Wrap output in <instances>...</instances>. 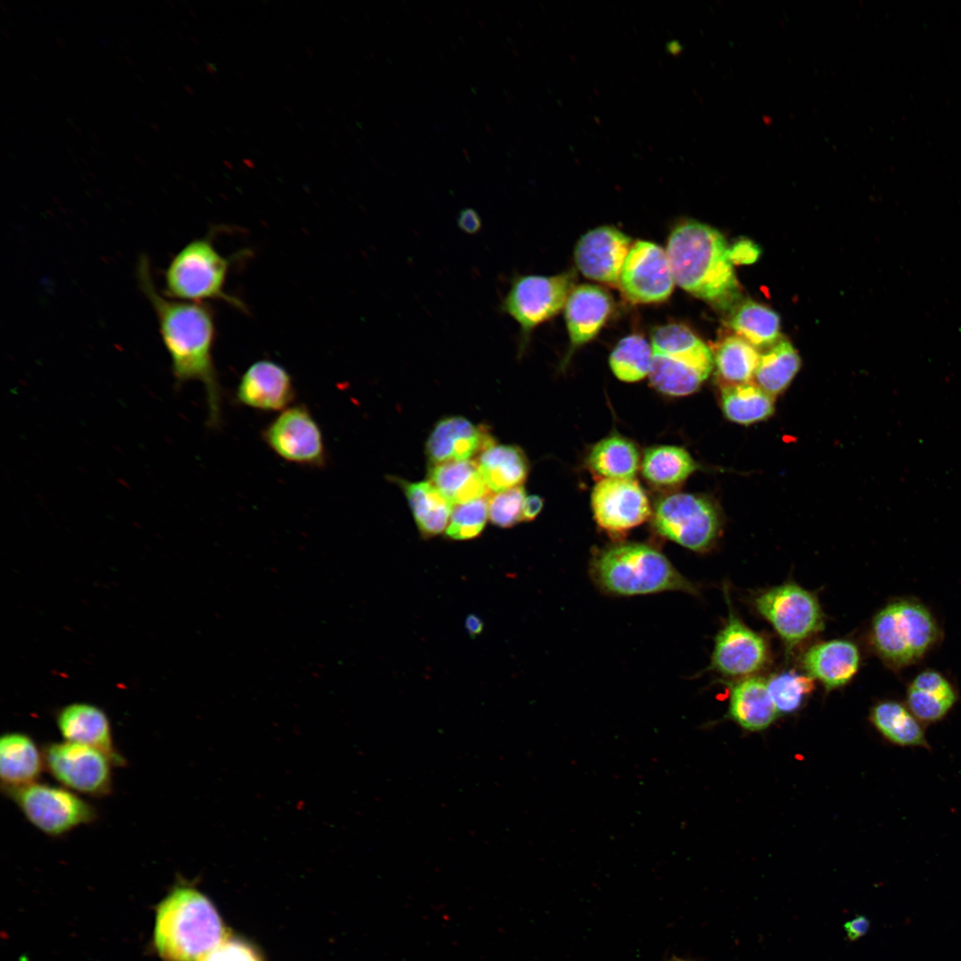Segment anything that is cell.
<instances>
[{"instance_id":"cell-18","label":"cell","mask_w":961,"mask_h":961,"mask_svg":"<svg viewBox=\"0 0 961 961\" xmlns=\"http://www.w3.org/2000/svg\"><path fill=\"white\" fill-rule=\"evenodd\" d=\"M295 395L290 373L271 359L252 363L241 376L235 392L240 405L266 412L286 409Z\"/></svg>"},{"instance_id":"cell-48","label":"cell","mask_w":961,"mask_h":961,"mask_svg":"<svg viewBox=\"0 0 961 961\" xmlns=\"http://www.w3.org/2000/svg\"><path fill=\"white\" fill-rule=\"evenodd\" d=\"M666 961H688V960L674 957H672V958H670V959H668Z\"/></svg>"},{"instance_id":"cell-46","label":"cell","mask_w":961,"mask_h":961,"mask_svg":"<svg viewBox=\"0 0 961 961\" xmlns=\"http://www.w3.org/2000/svg\"><path fill=\"white\" fill-rule=\"evenodd\" d=\"M243 163H244V164H245L246 166H247L248 167H250V168H253V167H254V161H253V160H251V159H248V158H244V159H243Z\"/></svg>"},{"instance_id":"cell-40","label":"cell","mask_w":961,"mask_h":961,"mask_svg":"<svg viewBox=\"0 0 961 961\" xmlns=\"http://www.w3.org/2000/svg\"><path fill=\"white\" fill-rule=\"evenodd\" d=\"M198 961H262L256 950L248 943L225 938Z\"/></svg>"},{"instance_id":"cell-43","label":"cell","mask_w":961,"mask_h":961,"mask_svg":"<svg viewBox=\"0 0 961 961\" xmlns=\"http://www.w3.org/2000/svg\"><path fill=\"white\" fill-rule=\"evenodd\" d=\"M844 927L847 938L851 941H856L866 934L869 927V921L867 917L860 916L845 923Z\"/></svg>"},{"instance_id":"cell-47","label":"cell","mask_w":961,"mask_h":961,"mask_svg":"<svg viewBox=\"0 0 961 961\" xmlns=\"http://www.w3.org/2000/svg\"><path fill=\"white\" fill-rule=\"evenodd\" d=\"M206 69H207L209 70V72H211V73H214V70H215V69H214V65H213V64H210V63H207V65H206Z\"/></svg>"},{"instance_id":"cell-26","label":"cell","mask_w":961,"mask_h":961,"mask_svg":"<svg viewBox=\"0 0 961 961\" xmlns=\"http://www.w3.org/2000/svg\"><path fill=\"white\" fill-rule=\"evenodd\" d=\"M869 720L889 743L900 747L931 749L925 726L905 702L884 699L870 709Z\"/></svg>"},{"instance_id":"cell-34","label":"cell","mask_w":961,"mask_h":961,"mask_svg":"<svg viewBox=\"0 0 961 961\" xmlns=\"http://www.w3.org/2000/svg\"><path fill=\"white\" fill-rule=\"evenodd\" d=\"M711 351L720 386L753 381L760 353L749 343L735 335H729Z\"/></svg>"},{"instance_id":"cell-1","label":"cell","mask_w":961,"mask_h":961,"mask_svg":"<svg viewBox=\"0 0 961 961\" xmlns=\"http://www.w3.org/2000/svg\"><path fill=\"white\" fill-rule=\"evenodd\" d=\"M137 278L156 314L176 385L200 382L206 392V424L219 428L222 421V389L214 361L216 327L212 308L206 303L178 301L163 295L155 286L145 255L139 259Z\"/></svg>"},{"instance_id":"cell-10","label":"cell","mask_w":961,"mask_h":961,"mask_svg":"<svg viewBox=\"0 0 961 961\" xmlns=\"http://www.w3.org/2000/svg\"><path fill=\"white\" fill-rule=\"evenodd\" d=\"M570 272L553 276L517 275L500 304V311L513 319L521 328V350L530 333L564 308L574 288Z\"/></svg>"},{"instance_id":"cell-19","label":"cell","mask_w":961,"mask_h":961,"mask_svg":"<svg viewBox=\"0 0 961 961\" xmlns=\"http://www.w3.org/2000/svg\"><path fill=\"white\" fill-rule=\"evenodd\" d=\"M484 426L477 425L460 416L440 420L431 432L425 446L431 465L451 461L474 460L495 444Z\"/></svg>"},{"instance_id":"cell-33","label":"cell","mask_w":961,"mask_h":961,"mask_svg":"<svg viewBox=\"0 0 961 961\" xmlns=\"http://www.w3.org/2000/svg\"><path fill=\"white\" fill-rule=\"evenodd\" d=\"M720 404L730 421L743 425L763 421L774 412V397L754 381L720 386Z\"/></svg>"},{"instance_id":"cell-8","label":"cell","mask_w":961,"mask_h":961,"mask_svg":"<svg viewBox=\"0 0 961 961\" xmlns=\"http://www.w3.org/2000/svg\"><path fill=\"white\" fill-rule=\"evenodd\" d=\"M661 537L697 553L711 550L722 531L717 507L705 497L675 492L661 497L651 514Z\"/></svg>"},{"instance_id":"cell-28","label":"cell","mask_w":961,"mask_h":961,"mask_svg":"<svg viewBox=\"0 0 961 961\" xmlns=\"http://www.w3.org/2000/svg\"><path fill=\"white\" fill-rule=\"evenodd\" d=\"M475 461L490 492L498 493L521 486L528 477L527 456L514 445L495 443Z\"/></svg>"},{"instance_id":"cell-39","label":"cell","mask_w":961,"mask_h":961,"mask_svg":"<svg viewBox=\"0 0 961 961\" xmlns=\"http://www.w3.org/2000/svg\"><path fill=\"white\" fill-rule=\"evenodd\" d=\"M522 486L490 495L489 498V519L500 528H511L521 521L525 502Z\"/></svg>"},{"instance_id":"cell-6","label":"cell","mask_w":961,"mask_h":961,"mask_svg":"<svg viewBox=\"0 0 961 961\" xmlns=\"http://www.w3.org/2000/svg\"><path fill=\"white\" fill-rule=\"evenodd\" d=\"M651 386L673 397L695 392L714 368L713 354L690 328L681 324L658 327L651 335Z\"/></svg>"},{"instance_id":"cell-24","label":"cell","mask_w":961,"mask_h":961,"mask_svg":"<svg viewBox=\"0 0 961 961\" xmlns=\"http://www.w3.org/2000/svg\"><path fill=\"white\" fill-rule=\"evenodd\" d=\"M778 715L765 679L754 675L731 683L728 717L740 727L749 731H763Z\"/></svg>"},{"instance_id":"cell-3","label":"cell","mask_w":961,"mask_h":961,"mask_svg":"<svg viewBox=\"0 0 961 961\" xmlns=\"http://www.w3.org/2000/svg\"><path fill=\"white\" fill-rule=\"evenodd\" d=\"M226 937L212 902L192 886L177 885L157 907L154 941L164 961H198Z\"/></svg>"},{"instance_id":"cell-2","label":"cell","mask_w":961,"mask_h":961,"mask_svg":"<svg viewBox=\"0 0 961 961\" xmlns=\"http://www.w3.org/2000/svg\"><path fill=\"white\" fill-rule=\"evenodd\" d=\"M666 253L674 282L686 292L721 309L740 302L730 247L715 229L694 221L682 222L672 230Z\"/></svg>"},{"instance_id":"cell-13","label":"cell","mask_w":961,"mask_h":961,"mask_svg":"<svg viewBox=\"0 0 961 961\" xmlns=\"http://www.w3.org/2000/svg\"><path fill=\"white\" fill-rule=\"evenodd\" d=\"M43 755L44 767L66 788L93 796L110 791L115 763L104 752L63 740L48 744Z\"/></svg>"},{"instance_id":"cell-45","label":"cell","mask_w":961,"mask_h":961,"mask_svg":"<svg viewBox=\"0 0 961 961\" xmlns=\"http://www.w3.org/2000/svg\"><path fill=\"white\" fill-rule=\"evenodd\" d=\"M464 627H465V629L467 631V634L472 638H475L477 635L481 634V632L483 630V627H484V624H483V621L481 620V618L480 617H478L477 615L469 614L465 618Z\"/></svg>"},{"instance_id":"cell-12","label":"cell","mask_w":961,"mask_h":961,"mask_svg":"<svg viewBox=\"0 0 961 961\" xmlns=\"http://www.w3.org/2000/svg\"><path fill=\"white\" fill-rule=\"evenodd\" d=\"M264 443L283 460L311 468H323L327 454L321 428L310 408L291 405L262 431Z\"/></svg>"},{"instance_id":"cell-22","label":"cell","mask_w":961,"mask_h":961,"mask_svg":"<svg viewBox=\"0 0 961 961\" xmlns=\"http://www.w3.org/2000/svg\"><path fill=\"white\" fill-rule=\"evenodd\" d=\"M612 309L610 295L603 288L580 285L570 292L564 315L570 340V352L593 340L605 324Z\"/></svg>"},{"instance_id":"cell-38","label":"cell","mask_w":961,"mask_h":961,"mask_svg":"<svg viewBox=\"0 0 961 961\" xmlns=\"http://www.w3.org/2000/svg\"><path fill=\"white\" fill-rule=\"evenodd\" d=\"M489 498L484 497L453 507L445 530L450 540H469L483 531L489 518Z\"/></svg>"},{"instance_id":"cell-30","label":"cell","mask_w":961,"mask_h":961,"mask_svg":"<svg viewBox=\"0 0 961 961\" xmlns=\"http://www.w3.org/2000/svg\"><path fill=\"white\" fill-rule=\"evenodd\" d=\"M640 468L643 478L650 485L671 489L685 481L698 469V464L685 448L659 445L645 451Z\"/></svg>"},{"instance_id":"cell-31","label":"cell","mask_w":961,"mask_h":961,"mask_svg":"<svg viewBox=\"0 0 961 961\" xmlns=\"http://www.w3.org/2000/svg\"><path fill=\"white\" fill-rule=\"evenodd\" d=\"M585 463L601 479H633L641 466L637 447L621 435H610L595 443Z\"/></svg>"},{"instance_id":"cell-4","label":"cell","mask_w":961,"mask_h":961,"mask_svg":"<svg viewBox=\"0 0 961 961\" xmlns=\"http://www.w3.org/2000/svg\"><path fill=\"white\" fill-rule=\"evenodd\" d=\"M594 582L607 594L632 596L680 591L697 595L698 587L659 550L642 543H620L592 557Z\"/></svg>"},{"instance_id":"cell-15","label":"cell","mask_w":961,"mask_h":961,"mask_svg":"<svg viewBox=\"0 0 961 961\" xmlns=\"http://www.w3.org/2000/svg\"><path fill=\"white\" fill-rule=\"evenodd\" d=\"M591 507L597 525L612 536L624 535L652 514L649 498L633 479H600L591 493Z\"/></svg>"},{"instance_id":"cell-23","label":"cell","mask_w":961,"mask_h":961,"mask_svg":"<svg viewBox=\"0 0 961 961\" xmlns=\"http://www.w3.org/2000/svg\"><path fill=\"white\" fill-rule=\"evenodd\" d=\"M957 699V691L948 677L935 669H925L909 683L905 704L924 725H929L942 721Z\"/></svg>"},{"instance_id":"cell-14","label":"cell","mask_w":961,"mask_h":961,"mask_svg":"<svg viewBox=\"0 0 961 961\" xmlns=\"http://www.w3.org/2000/svg\"><path fill=\"white\" fill-rule=\"evenodd\" d=\"M724 593L728 618L715 638L709 669L736 680L754 676L770 662L768 642L737 616L726 588Z\"/></svg>"},{"instance_id":"cell-11","label":"cell","mask_w":961,"mask_h":961,"mask_svg":"<svg viewBox=\"0 0 961 961\" xmlns=\"http://www.w3.org/2000/svg\"><path fill=\"white\" fill-rule=\"evenodd\" d=\"M4 791L34 827L51 836H62L97 817L89 803L66 787L35 782Z\"/></svg>"},{"instance_id":"cell-17","label":"cell","mask_w":961,"mask_h":961,"mask_svg":"<svg viewBox=\"0 0 961 961\" xmlns=\"http://www.w3.org/2000/svg\"><path fill=\"white\" fill-rule=\"evenodd\" d=\"M631 246L630 238L618 229L598 227L577 241L575 262L586 278L617 287Z\"/></svg>"},{"instance_id":"cell-7","label":"cell","mask_w":961,"mask_h":961,"mask_svg":"<svg viewBox=\"0 0 961 961\" xmlns=\"http://www.w3.org/2000/svg\"><path fill=\"white\" fill-rule=\"evenodd\" d=\"M230 259L222 255L210 237L187 243L165 271V295L184 302L219 300L245 311L246 305L225 290Z\"/></svg>"},{"instance_id":"cell-27","label":"cell","mask_w":961,"mask_h":961,"mask_svg":"<svg viewBox=\"0 0 961 961\" xmlns=\"http://www.w3.org/2000/svg\"><path fill=\"white\" fill-rule=\"evenodd\" d=\"M428 477V480L452 505L491 495L475 460L431 465Z\"/></svg>"},{"instance_id":"cell-49","label":"cell","mask_w":961,"mask_h":961,"mask_svg":"<svg viewBox=\"0 0 961 961\" xmlns=\"http://www.w3.org/2000/svg\"><path fill=\"white\" fill-rule=\"evenodd\" d=\"M223 163L225 164V166H229L230 168H231V166L230 165V162H228V161L224 160V161H223Z\"/></svg>"},{"instance_id":"cell-41","label":"cell","mask_w":961,"mask_h":961,"mask_svg":"<svg viewBox=\"0 0 961 961\" xmlns=\"http://www.w3.org/2000/svg\"><path fill=\"white\" fill-rule=\"evenodd\" d=\"M759 248L752 242L742 240L730 247V258L734 264H748L759 256Z\"/></svg>"},{"instance_id":"cell-20","label":"cell","mask_w":961,"mask_h":961,"mask_svg":"<svg viewBox=\"0 0 961 961\" xmlns=\"http://www.w3.org/2000/svg\"><path fill=\"white\" fill-rule=\"evenodd\" d=\"M861 662L857 644L850 640L834 639L811 646L801 663L809 676L831 690L849 683Z\"/></svg>"},{"instance_id":"cell-36","label":"cell","mask_w":961,"mask_h":961,"mask_svg":"<svg viewBox=\"0 0 961 961\" xmlns=\"http://www.w3.org/2000/svg\"><path fill=\"white\" fill-rule=\"evenodd\" d=\"M651 359V344L640 335H630L617 343L609 363L617 378L634 383L649 376Z\"/></svg>"},{"instance_id":"cell-21","label":"cell","mask_w":961,"mask_h":961,"mask_svg":"<svg viewBox=\"0 0 961 961\" xmlns=\"http://www.w3.org/2000/svg\"><path fill=\"white\" fill-rule=\"evenodd\" d=\"M56 723L64 741L97 748L107 754L115 765L125 763L114 746L109 720L98 707L87 703L69 704L59 710Z\"/></svg>"},{"instance_id":"cell-35","label":"cell","mask_w":961,"mask_h":961,"mask_svg":"<svg viewBox=\"0 0 961 961\" xmlns=\"http://www.w3.org/2000/svg\"><path fill=\"white\" fill-rule=\"evenodd\" d=\"M800 366L801 359L794 346L780 339L759 355L753 381L774 397L787 389Z\"/></svg>"},{"instance_id":"cell-44","label":"cell","mask_w":961,"mask_h":961,"mask_svg":"<svg viewBox=\"0 0 961 961\" xmlns=\"http://www.w3.org/2000/svg\"><path fill=\"white\" fill-rule=\"evenodd\" d=\"M543 505L544 501L543 498H541L540 497L537 495L526 497L522 510L521 521H530L535 520L536 517L540 513Z\"/></svg>"},{"instance_id":"cell-5","label":"cell","mask_w":961,"mask_h":961,"mask_svg":"<svg viewBox=\"0 0 961 961\" xmlns=\"http://www.w3.org/2000/svg\"><path fill=\"white\" fill-rule=\"evenodd\" d=\"M941 637L932 611L913 598L893 600L873 617L868 641L874 653L890 669L917 664Z\"/></svg>"},{"instance_id":"cell-37","label":"cell","mask_w":961,"mask_h":961,"mask_svg":"<svg viewBox=\"0 0 961 961\" xmlns=\"http://www.w3.org/2000/svg\"><path fill=\"white\" fill-rule=\"evenodd\" d=\"M767 687L779 715L799 710L814 690V680L795 670L774 674Z\"/></svg>"},{"instance_id":"cell-16","label":"cell","mask_w":961,"mask_h":961,"mask_svg":"<svg viewBox=\"0 0 961 961\" xmlns=\"http://www.w3.org/2000/svg\"><path fill=\"white\" fill-rule=\"evenodd\" d=\"M674 284L666 250L644 240L631 246L618 283L628 301L633 303L665 301Z\"/></svg>"},{"instance_id":"cell-29","label":"cell","mask_w":961,"mask_h":961,"mask_svg":"<svg viewBox=\"0 0 961 961\" xmlns=\"http://www.w3.org/2000/svg\"><path fill=\"white\" fill-rule=\"evenodd\" d=\"M411 508L421 536L430 538L444 532L453 505L429 481L408 482L398 480Z\"/></svg>"},{"instance_id":"cell-32","label":"cell","mask_w":961,"mask_h":961,"mask_svg":"<svg viewBox=\"0 0 961 961\" xmlns=\"http://www.w3.org/2000/svg\"><path fill=\"white\" fill-rule=\"evenodd\" d=\"M735 335L755 348L770 347L779 341L780 319L771 309L752 300L739 302L728 320Z\"/></svg>"},{"instance_id":"cell-42","label":"cell","mask_w":961,"mask_h":961,"mask_svg":"<svg viewBox=\"0 0 961 961\" xmlns=\"http://www.w3.org/2000/svg\"><path fill=\"white\" fill-rule=\"evenodd\" d=\"M458 226L468 234L476 233L481 226L480 218L472 208L461 211L457 219Z\"/></svg>"},{"instance_id":"cell-9","label":"cell","mask_w":961,"mask_h":961,"mask_svg":"<svg viewBox=\"0 0 961 961\" xmlns=\"http://www.w3.org/2000/svg\"><path fill=\"white\" fill-rule=\"evenodd\" d=\"M753 603L788 652L824 628L825 616L817 596L795 583L763 590Z\"/></svg>"},{"instance_id":"cell-25","label":"cell","mask_w":961,"mask_h":961,"mask_svg":"<svg viewBox=\"0 0 961 961\" xmlns=\"http://www.w3.org/2000/svg\"><path fill=\"white\" fill-rule=\"evenodd\" d=\"M44 766L43 751L28 735L7 732L0 739V779L4 790L37 782Z\"/></svg>"}]
</instances>
